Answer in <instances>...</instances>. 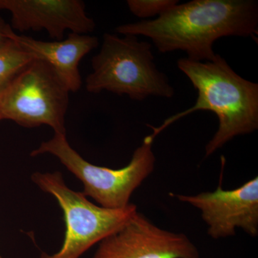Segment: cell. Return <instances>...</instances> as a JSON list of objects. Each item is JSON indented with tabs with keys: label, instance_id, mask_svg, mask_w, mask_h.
Wrapping results in <instances>:
<instances>
[{
	"label": "cell",
	"instance_id": "obj_14",
	"mask_svg": "<svg viewBox=\"0 0 258 258\" xmlns=\"http://www.w3.org/2000/svg\"><path fill=\"white\" fill-rule=\"evenodd\" d=\"M3 120V118H2L1 115H0V121Z\"/></svg>",
	"mask_w": 258,
	"mask_h": 258
},
{
	"label": "cell",
	"instance_id": "obj_5",
	"mask_svg": "<svg viewBox=\"0 0 258 258\" xmlns=\"http://www.w3.org/2000/svg\"><path fill=\"white\" fill-rule=\"evenodd\" d=\"M31 179L57 200L66 223L60 250L52 254L42 252L40 258H80L94 244L120 230L137 212V206L131 203L122 209L95 205L83 192L70 189L60 171L35 172Z\"/></svg>",
	"mask_w": 258,
	"mask_h": 258
},
{
	"label": "cell",
	"instance_id": "obj_1",
	"mask_svg": "<svg viewBox=\"0 0 258 258\" xmlns=\"http://www.w3.org/2000/svg\"><path fill=\"white\" fill-rule=\"evenodd\" d=\"M115 31L149 37L163 53L181 50L189 60L212 61L218 39L257 35L258 4L254 0H193L178 3L154 20L120 25Z\"/></svg>",
	"mask_w": 258,
	"mask_h": 258
},
{
	"label": "cell",
	"instance_id": "obj_12",
	"mask_svg": "<svg viewBox=\"0 0 258 258\" xmlns=\"http://www.w3.org/2000/svg\"><path fill=\"white\" fill-rule=\"evenodd\" d=\"M127 5L131 13L139 18L160 16L177 5V0H128Z\"/></svg>",
	"mask_w": 258,
	"mask_h": 258
},
{
	"label": "cell",
	"instance_id": "obj_13",
	"mask_svg": "<svg viewBox=\"0 0 258 258\" xmlns=\"http://www.w3.org/2000/svg\"><path fill=\"white\" fill-rule=\"evenodd\" d=\"M13 32L14 30L12 29L10 25L0 16V45L11 40V35Z\"/></svg>",
	"mask_w": 258,
	"mask_h": 258
},
{
	"label": "cell",
	"instance_id": "obj_7",
	"mask_svg": "<svg viewBox=\"0 0 258 258\" xmlns=\"http://www.w3.org/2000/svg\"><path fill=\"white\" fill-rule=\"evenodd\" d=\"M222 161L221 180L216 191L194 196L174 195V197L201 211L202 217L208 225V234L212 238L234 235L237 227L255 237L258 234V177L249 180L236 189H223L224 157Z\"/></svg>",
	"mask_w": 258,
	"mask_h": 258
},
{
	"label": "cell",
	"instance_id": "obj_15",
	"mask_svg": "<svg viewBox=\"0 0 258 258\" xmlns=\"http://www.w3.org/2000/svg\"><path fill=\"white\" fill-rule=\"evenodd\" d=\"M0 258H2L1 256H0Z\"/></svg>",
	"mask_w": 258,
	"mask_h": 258
},
{
	"label": "cell",
	"instance_id": "obj_4",
	"mask_svg": "<svg viewBox=\"0 0 258 258\" xmlns=\"http://www.w3.org/2000/svg\"><path fill=\"white\" fill-rule=\"evenodd\" d=\"M158 134L153 132L134 151L132 160L124 167L113 169L95 165L86 161L70 145L66 134L54 133L30 152L32 157L48 154L60 161L83 184V193L99 206L122 209L128 206L131 196L154 171L155 157L152 147Z\"/></svg>",
	"mask_w": 258,
	"mask_h": 258
},
{
	"label": "cell",
	"instance_id": "obj_10",
	"mask_svg": "<svg viewBox=\"0 0 258 258\" xmlns=\"http://www.w3.org/2000/svg\"><path fill=\"white\" fill-rule=\"evenodd\" d=\"M11 38L35 60L48 64L73 93L79 91L82 85L80 62L98 46L97 37L74 32H70L67 38L60 41H41L15 32Z\"/></svg>",
	"mask_w": 258,
	"mask_h": 258
},
{
	"label": "cell",
	"instance_id": "obj_2",
	"mask_svg": "<svg viewBox=\"0 0 258 258\" xmlns=\"http://www.w3.org/2000/svg\"><path fill=\"white\" fill-rule=\"evenodd\" d=\"M178 68L198 91L196 103L186 111L166 119L157 127L162 132L174 121L197 111L217 115L219 127L206 146V157L212 155L237 136L258 128V84L239 76L218 54L212 61L200 62L181 58Z\"/></svg>",
	"mask_w": 258,
	"mask_h": 258
},
{
	"label": "cell",
	"instance_id": "obj_3",
	"mask_svg": "<svg viewBox=\"0 0 258 258\" xmlns=\"http://www.w3.org/2000/svg\"><path fill=\"white\" fill-rule=\"evenodd\" d=\"M123 36L103 35L101 50L91 60L92 72L86 79L87 91H107L139 101L174 96L168 78L157 69L152 45L137 36Z\"/></svg>",
	"mask_w": 258,
	"mask_h": 258
},
{
	"label": "cell",
	"instance_id": "obj_8",
	"mask_svg": "<svg viewBox=\"0 0 258 258\" xmlns=\"http://www.w3.org/2000/svg\"><path fill=\"white\" fill-rule=\"evenodd\" d=\"M93 258H200V253L184 234L162 230L137 212L100 242Z\"/></svg>",
	"mask_w": 258,
	"mask_h": 258
},
{
	"label": "cell",
	"instance_id": "obj_6",
	"mask_svg": "<svg viewBox=\"0 0 258 258\" xmlns=\"http://www.w3.org/2000/svg\"><path fill=\"white\" fill-rule=\"evenodd\" d=\"M70 93L48 64L33 60L0 93V115L25 128L46 125L66 134Z\"/></svg>",
	"mask_w": 258,
	"mask_h": 258
},
{
	"label": "cell",
	"instance_id": "obj_9",
	"mask_svg": "<svg viewBox=\"0 0 258 258\" xmlns=\"http://www.w3.org/2000/svg\"><path fill=\"white\" fill-rule=\"evenodd\" d=\"M0 10L11 14L13 30H45L56 41L66 32L88 35L96 27L81 0H0Z\"/></svg>",
	"mask_w": 258,
	"mask_h": 258
},
{
	"label": "cell",
	"instance_id": "obj_11",
	"mask_svg": "<svg viewBox=\"0 0 258 258\" xmlns=\"http://www.w3.org/2000/svg\"><path fill=\"white\" fill-rule=\"evenodd\" d=\"M33 60L35 59L12 38L0 45V93Z\"/></svg>",
	"mask_w": 258,
	"mask_h": 258
}]
</instances>
